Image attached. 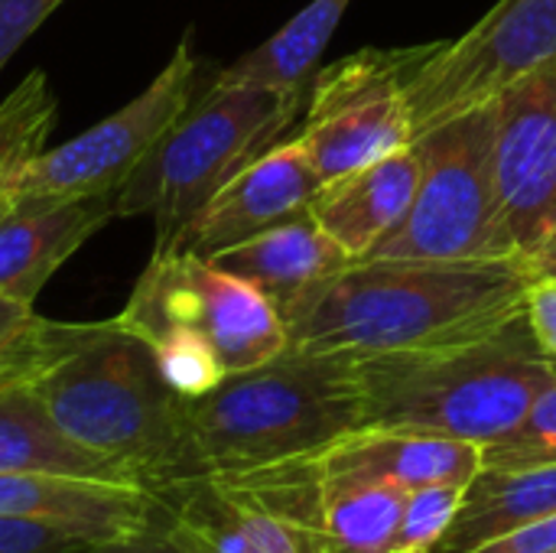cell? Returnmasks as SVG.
Segmentation results:
<instances>
[{
    "label": "cell",
    "instance_id": "52a82bcc",
    "mask_svg": "<svg viewBox=\"0 0 556 553\" xmlns=\"http://www.w3.org/2000/svg\"><path fill=\"white\" fill-rule=\"evenodd\" d=\"M114 319L140 339L189 329L212 345L225 375L257 368L287 349L283 319L261 290L182 251H153Z\"/></svg>",
    "mask_w": 556,
    "mask_h": 553
},
{
    "label": "cell",
    "instance_id": "44dd1931",
    "mask_svg": "<svg viewBox=\"0 0 556 553\" xmlns=\"http://www.w3.org/2000/svg\"><path fill=\"white\" fill-rule=\"evenodd\" d=\"M316 466V463H313ZM316 489V535L329 553H388L407 489L371 479H326Z\"/></svg>",
    "mask_w": 556,
    "mask_h": 553
},
{
    "label": "cell",
    "instance_id": "f1b7e54d",
    "mask_svg": "<svg viewBox=\"0 0 556 553\" xmlns=\"http://www.w3.org/2000/svg\"><path fill=\"white\" fill-rule=\"evenodd\" d=\"M62 0H0V72Z\"/></svg>",
    "mask_w": 556,
    "mask_h": 553
},
{
    "label": "cell",
    "instance_id": "f546056e",
    "mask_svg": "<svg viewBox=\"0 0 556 553\" xmlns=\"http://www.w3.org/2000/svg\"><path fill=\"white\" fill-rule=\"evenodd\" d=\"M525 316L531 332L556 368V280H531L525 293Z\"/></svg>",
    "mask_w": 556,
    "mask_h": 553
},
{
    "label": "cell",
    "instance_id": "d590c367",
    "mask_svg": "<svg viewBox=\"0 0 556 553\" xmlns=\"http://www.w3.org/2000/svg\"><path fill=\"white\" fill-rule=\"evenodd\" d=\"M391 553H397V551H391ZM414 553H430V551H414Z\"/></svg>",
    "mask_w": 556,
    "mask_h": 553
},
{
    "label": "cell",
    "instance_id": "603a6c76",
    "mask_svg": "<svg viewBox=\"0 0 556 553\" xmlns=\"http://www.w3.org/2000/svg\"><path fill=\"white\" fill-rule=\"evenodd\" d=\"M55 124V95L39 68L0 101V192L33 156L46 150Z\"/></svg>",
    "mask_w": 556,
    "mask_h": 553
},
{
    "label": "cell",
    "instance_id": "cb8c5ba5",
    "mask_svg": "<svg viewBox=\"0 0 556 553\" xmlns=\"http://www.w3.org/2000/svg\"><path fill=\"white\" fill-rule=\"evenodd\" d=\"M101 323H49L36 319L10 339H0V391L29 385L49 372L59 359L94 336Z\"/></svg>",
    "mask_w": 556,
    "mask_h": 553
},
{
    "label": "cell",
    "instance_id": "d6a6232c",
    "mask_svg": "<svg viewBox=\"0 0 556 553\" xmlns=\"http://www.w3.org/2000/svg\"><path fill=\"white\" fill-rule=\"evenodd\" d=\"M518 264L528 274V280H556V222Z\"/></svg>",
    "mask_w": 556,
    "mask_h": 553
},
{
    "label": "cell",
    "instance_id": "5bb4252c",
    "mask_svg": "<svg viewBox=\"0 0 556 553\" xmlns=\"http://www.w3.org/2000/svg\"><path fill=\"white\" fill-rule=\"evenodd\" d=\"M156 515V495L130 482L52 473H0V518L52 525L88 544L130 538L150 528Z\"/></svg>",
    "mask_w": 556,
    "mask_h": 553
},
{
    "label": "cell",
    "instance_id": "e0dca14e",
    "mask_svg": "<svg viewBox=\"0 0 556 553\" xmlns=\"http://www.w3.org/2000/svg\"><path fill=\"white\" fill-rule=\"evenodd\" d=\"M313 463L326 479H371L410 492L443 482L469 486L482 469V447L446 437L358 427L319 450Z\"/></svg>",
    "mask_w": 556,
    "mask_h": 553
},
{
    "label": "cell",
    "instance_id": "4fadbf2b",
    "mask_svg": "<svg viewBox=\"0 0 556 553\" xmlns=\"http://www.w3.org/2000/svg\"><path fill=\"white\" fill-rule=\"evenodd\" d=\"M323 186L303 147L290 137L248 163L182 231L173 251L215 257L280 222L309 209L313 192Z\"/></svg>",
    "mask_w": 556,
    "mask_h": 553
},
{
    "label": "cell",
    "instance_id": "d6986e66",
    "mask_svg": "<svg viewBox=\"0 0 556 553\" xmlns=\"http://www.w3.org/2000/svg\"><path fill=\"white\" fill-rule=\"evenodd\" d=\"M556 512V466L479 469L463 505L430 553H472Z\"/></svg>",
    "mask_w": 556,
    "mask_h": 553
},
{
    "label": "cell",
    "instance_id": "2e32d148",
    "mask_svg": "<svg viewBox=\"0 0 556 553\" xmlns=\"http://www.w3.org/2000/svg\"><path fill=\"white\" fill-rule=\"evenodd\" d=\"M420 169V147L410 143L391 156L323 183L306 212L352 261L368 257L407 215Z\"/></svg>",
    "mask_w": 556,
    "mask_h": 553
},
{
    "label": "cell",
    "instance_id": "3957f363",
    "mask_svg": "<svg viewBox=\"0 0 556 553\" xmlns=\"http://www.w3.org/2000/svg\"><path fill=\"white\" fill-rule=\"evenodd\" d=\"M52 420L85 450L111 460L147 492L199 479L186 398L160 375L150 345L108 319L33 381Z\"/></svg>",
    "mask_w": 556,
    "mask_h": 553
},
{
    "label": "cell",
    "instance_id": "8992f818",
    "mask_svg": "<svg viewBox=\"0 0 556 553\" xmlns=\"http://www.w3.org/2000/svg\"><path fill=\"white\" fill-rule=\"evenodd\" d=\"M414 143L424 160L414 202L368 257L518 261L492 179V104Z\"/></svg>",
    "mask_w": 556,
    "mask_h": 553
},
{
    "label": "cell",
    "instance_id": "836d02e7",
    "mask_svg": "<svg viewBox=\"0 0 556 553\" xmlns=\"http://www.w3.org/2000/svg\"><path fill=\"white\" fill-rule=\"evenodd\" d=\"M36 319H39V316H36V310H33L29 303H16V300L0 297V339L16 336L20 329L33 326Z\"/></svg>",
    "mask_w": 556,
    "mask_h": 553
},
{
    "label": "cell",
    "instance_id": "1f68e13d",
    "mask_svg": "<svg viewBox=\"0 0 556 553\" xmlns=\"http://www.w3.org/2000/svg\"><path fill=\"white\" fill-rule=\"evenodd\" d=\"M81 553H182L179 544L169 538L163 518L156 515V521L130 538H117V541H104V544H88Z\"/></svg>",
    "mask_w": 556,
    "mask_h": 553
},
{
    "label": "cell",
    "instance_id": "484cf974",
    "mask_svg": "<svg viewBox=\"0 0 556 553\" xmlns=\"http://www.w3.org/2000/svg\"><path fill=\"white\" fill-rule=\"evenodd\" d=\"M525 466H556V375L511 433L482 447V469Z\"/></svg>",
    "mask_w": 556,
    "mask_h": 553
},
{
    "label": "cell",
    "instance_id": "7c38bea8",
    "mask_svg": "<svg viewBox=\"0 0 556 553\" xmlns=\"http://www.w3.org/2000/svg\"><path fill=\"white\" fill-rule=\"evenodd\" d=\"M492 104V179L518 261L556 222V59Z\"/></svg>",
    "mask_w": 556,
    "mask_h": 553
},
{
    "label": "cell",
    "instance_id": "30bf717a",
    "mask_svg": "<svg viewBox=\"0 0 556 553\" xmlns=\"http://www.w3.org/2000/svg\"><path fill=\"white\" fill-rule=\"evenodd\" d=\"M556 59V0H498L466 36L437 42L407 85L414 140L485 108Z\"/></svg>",
    "mask_w": 556,
    "mask_h": 553
},
{
    "label": "cell",
    "instance_id": "6da1fadb",
    "mask_svg": "<svg viewBox=\"0 0 556 553\" xmlns=\"http://www.w3.org/2000/svg\"><path fill=\"white\" fill-rule=\"evenodd\" d=\"M518 261L358 257L280 310L287 349L388 355L485 339L525 313Z\"/></svg>",
    "mask_w": 556,
    "mask_h": 553
},
{
    "label": "cell",
    "instance_id": "9c48e42d",
    "mask_svg": "<svg viewBox=\"0 0 556 553\" xmlns=\"http://www.w3.org/2000/svg\"><path fill=\"white\" fill-rule=\"evenodd\" d=\"M433 46L362 49L316 75L293 140L323 183L414 143L407 85Z\"/></svg>",
    "mask_w": 556,
    "mask_h": 553
},
{
    "label": "cell",
    "instance_id": "7402d4cb",
    "mask_svg": "<svg viewBox=\"0 0 556 553\" xmlns=\"http://www.w3.org/2000/svg\"><path fill=\"white\" fill-rule=\"evenodd\" d=\"M349 7L352 0H313L267 42H261L238 62L222 68L215 78L228 85H261L280 91L306 88L313 65L326 52Z\"/></svg>",
    "mask_w": 556,
    "mask_h": 553
},
{
    "label": "cell",
    "instance_id": "ffe728a7",
    "mask_svg": "<svg viewBox=\"0 0 556 553\" xmlns=\"http://www.w3.org/2000/svg\"><path fill=\"white\" fill-rule=\"evenodd\" d=\"M0 473H52L130 482L121 466L85 450L52 420L46 404L36 398L33 381L0 391Z\"/></svg>",
    "mask_w": 556,
    "mask_h": 553
},
{
    "label": "cell",
    "instance_id": "d4e9b609",
    "mask_svg": "<svg viewBox=\"0 0 556 553\" xmlns=\"http://www.w3.org/2000/svg\"><path fill=\"white\" fill-rule=\"evenodd\" d=\"M143 342L150 345L163 381L179 398H202L225 378V368L212 345L189 329H163Z\"/></svg>",
    "mask_w": 556,
    "mask_h": 553
},
{
    "label": "cell",
    "instance_id": "277c9868",
    "mask_svg": "<svg viewBox=\"0 0 556 553\" xmlns=\"http://www.w3.org/2000/svg\"><path fill=\"white\" fill-rule=\"evenodd\" d=\"M358 424L362 398L352 355L283 349L257 368L225 375L202 398H186L199 476L306 460Z\"/></svg>",
    "mask_w": 556,
    "mask_h": 553
},
{
    "label": "cell",
    "instance_id": "e575fe53",
    "mask_svg": "<svg viewBox=\"0 0 556 553\" xmlns=\"http://www.w3.org/2000/svg\"><path fill=\"white\" fill-rule=\"evenodd\" d=\"M7 205V192H0V209Z\"/></svg>",
    "mask_w": 556,
    "mask_h": 553
},
{
    "label": "cell",
    "instance_id": "9a60e30c",
    "mask_svg": "<svg viewBox=\"0 0 556 553\" xmlns=\"http://www.w3.org/2000/svg\"><path fill=\"white\" fill-rule=\"evenodd\" d=\"M114 196L16 202L0 209V297L29 303L49 277L114 218Z\"/></svg>",
    "mask_w": 556,
    "mask_h": 553
},
{
    "label": "cell",
    "instance_id": "4316f807",
    "mask_svg": "<svg viewBox=\"0 0 556 553\" xmlns=\"http://www.w3.org/2000/svg\"><path fill=\"white\" fill-rule=\"evenodd\" d=\"M466 489L469 486H463V482L410 489L407 502H404V512H401V525H397L391 551H433L443 541V535L450 531V525H453V518H456V512L463 505Z\"/></svg>",
    "mask_w": 556,
    "mask_h": 553
},
{
    "label": "cell",
    "instance_id": "83f0119b",
    "mask_svg": "<svg viewBox=\"0 0 556 553\" xmlns=\"http://www.w3.org/2000/svg\"><path fill=\"white\" fill-rule=\"evenodd\" d=\"M88 541L39 521L0 518V553H81Z\"/></svg>",
    "mask_w": 556,
    "mask_h": 553
},
{
    "label": "cell",
    "instance_id": "4dcf8cb0",
    "mask_svg": "<svg viewBox=\"0 0 556 553\" xmlns=\"http://www.w3.org/2000/svg\"><path fill=\"white\" fill-rule=\"evenodd\" d=\"M472 553H556V512Z\"/></svg>",
    "mask_w": 556,
    "mask_h": 553
},
{
    "label": "cell",
    "instance_id": "5b68a950",
    "mask_svg": "<svg viewBox=\"0 0 556 553\" xmlns=\"http://www.w3.org/2000/svg\"><path fill=\"white\" fill-rule=\"evenodd\" d=\"M303 98L306 88L280 91L218 78L205 81L195 101L121 186L114 212L124 218L150 215L156 225L153 251H173L195 215L248 163L283 140Z\"/></svg>",
    "mask_w": 556,
    "mask_h": 553
},
{
    "label": "cell",
    "instance_id": "7a4b0ae2",
    "mask_svg": "<svg viewBox=\"0 0 556 553\" xmlns=\"http://www.w3.org/2000/svg\"><path fill=\"white\" fill-rule=\"evenodd\" d=\"M362 424L489 447L511 433L556 368L528 316L485 339L355 359Z\"/></svg>",
    "mask_w": 556,
    "mask_h": 553
},
{
    "label": "cell",
    "instance_id": "ac0fdd59",
    "mask_svg": "<svg viewBox=\"0 0 556 553\" xmlns=\"http://www.w3.org/2000/svg\"><path fill=\"white\" fill-rule=\"evenodd\" d=\"M208 261L261 290L277 313L352 264V257L316 225L309 212L218 251Z\"/></svg>",
    "mask_w": 556,
    "mask_h": 553
},
{
    "label": "cell",
    "instance_id": "ba28073f",
    "mask_svg": "<svg viewBox=\"0 0 556 553\" xmlns=\"http://www.w3.org/2000/svg\"><path fill=\"white\" fill-rule=\"evenodd\" d=\"M205 65L192 52V36H186L163 72L124 108H117L101 124L81 130L78 137L42 150L3 186L7 199L16 202H62L117 196L134 169L150 156L160 137L176 124V117L205 88Z\"/></svg>",
    "mask_w": 556,
    "mask_h": 553
},
{
    "label": "cell",
    "instance_id": "8fae6325",
    "mask_svg": "<svg viewBox=\"0 0 556 553\" xmlns=\"http://www.w3.org/2000/svg\"><path fill=\"white\" fill-rule=\"evenodd\" d=\"M156 502L182 553H329L293 515L277 466L186 479Z\"/></svg>",
    "mask_w": 556,
    "mask_h": 553
}]
</instances>
